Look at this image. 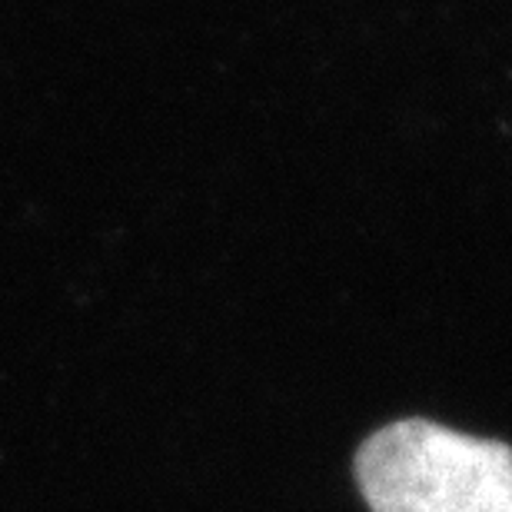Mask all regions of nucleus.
I'll use <instances>...</instances> for the list:
<instances>
[{
    "label": "nucleus",
    "instance_id": "1",
    "mask_svg": "<svg viewBox=\"0 0 512 512\" xmlns=\"http://www.w3.org/2000/svg\"><path fill=\"white\" fill-rule=\"evenodd\" d=\"M353 473L373 512H512V446L429 419L376 429Z\"/></svg>",
    "mask_w": 512,
    "mask_h": 512
}]
</instances>
